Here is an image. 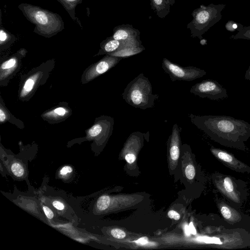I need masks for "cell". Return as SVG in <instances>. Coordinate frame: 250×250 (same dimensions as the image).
<instances>
[{
	"label": "cell",
	"instance_id": "1",
	"mask_svg": "<svg viewBox=\"0 0 250 250\" xmlns=\"http://www.w3.org/2000/svg\"><path fill=\"white\" fill-rule=\"evenodd\" d=\"M191 123L212 140L221 145L246 151L245 142L250 138V124L226 115H195L190 113Z\"/></svg>",
	"mask_w": 250,
	"mask_h": 250
},
{
	"label": "cell",
	"instance_id": "2",
	"mask_svg": "<svg viewBox=\"0 0 250 250\" xmlns=\"http://www.w3.org/2000/svg\"><path fill=\"white\" fill-rule=\"evenodd\" d=\"M18 8L26 19L35 25L33 32L38 35L50 38L64 28L62 18L57 13L25 3L20 4Z\"/></svg>",
	"mask_w": 250,
	"mask_h": 250
},
{
	"label": "cell",
	"instance_id": "3",
	"mask_svg": "<svg viewBox=\"0 0 250 250\" xmlns=\"http://www.w3.org/2000/svg\"><path fill=\"white\" fill-rule=\"evenodd\" d=\"M122 97L128 104L145 110L154 106L159 95L152 94L149 80L141 73L127 84Z\"/></svg>",
	"mask_w": 250,
	"mask_h": 250
},
{
	"label": "cell",
	"instance_id": "4",
	"mask_svg": "<svg viewBox=\"0 0 250 250\" xmlns=\"http://www.w3.org/2000/svg\"><path fill=\"white\" fill-rule=\"evenodd\" d=\"M225 4L211 3L208 6L203 5L193 12V19L189 24L193 37L202 38L204 33L221 20L222 11Z\"/></svg>",
	"mask_w": 250,
	"mask_h": 250
},
{
	"label": "cell",
	"instance_id": "5",
	"mask_svg": "<svg viewBox=\"0 0 250 250\" xmlns=\"http://www.w3.org/2000/svg\"><path fill=\"white\" fill-rule=\"evenodd\" d=\"M213 185L217 191L233 206L240 207L245 199L243 189L238 181L231 175L215 172L212 175Z\"/></svg>",
	"mask_w": 250,
	"mask_h": 250
},
{
	"label": "cell",
	"instance_id": "6",
	"mask_svg": "<svg viewBox=\"0 0 250 250\" xmlns=\"http://www.w3.org/2000/svg\"><path fill=\"white\" fill-rule=\"evenodd\" d=\"M162 68L167 74L171 81H191L205 76L207 72L203 69L194 66L183 67L164 58Z\"/></svg>",
	"mask_w": 250,
	"mask_h": 250
},
{
	"label": "cell",
	"instance_id": "7",
	"mask_svg": "<svg viewBox=\"0 0 250 250\" xmlns=\"http://www.w3.org/2000/svg\"><path fill=\"white\" fill-rule=\"evenodd\" d=\"M189 92L202 98L218 101L228 97L227 89L217 81L207 79L191 86Z\"/></svg>",
	"mask_w": 250,
	"mask_h": 250
},
{
	"label": "cell",
	"instance_id": "8",
	"mask_svg": "<svg viewBox=\"0 0 250 250\" xmlns=\"http://www.w3.org/2000/svg\"><path fill=\"white\" fill-rule=\"evenodd\" d=\"M210 151L216 159L230 169L240 173H250V167L224 149L211 146Z\"/></svg>",
	"mask_w": 250,
	"mask_h": 250
},
{
	"label": "cell",
	"instance_id": "9",
	"mask_svg": "<svg viewBox=\"0 0 250 250\" xmlns=\"http://www.w3.org/2000/svg\"><path fill=\"white\" fill-rule=\"evenodd\" d=\"M180 128L177 124L172 127L167 144L169 151V161L170 168H174L177 166L180 156L181 137Z\"/></svg>",
	"mask_w": 250,
	"mask_h": 250
},
{
	"label": "cell",
	"instance_id": "10",
	"mask_svg": "<svg viewBox=\"0 0 250 250\" xmlns=\"http://www.w3.org/2000/svg\"><path fill=\"white\" fill-rule=\"evenodd\" d=\"M135 31L126 27L116 29L112 38L120 41L125 47H140L141 42L137 38Z\"/></svg>",
	"mask_w": 250,
	"mask_h": 250
},
{
	"label": "cell",
	"instance_id": "11",
	"mask_svg": "<svg viewBox=\"0 0 250 250\" xmlns=\"http://www.w3.org/2000/svg\"><path fill=\"white\" fill-rule=\"evenodd\" d=\"M122 59L121 57L109 55L105 56L88 71L87 75V79H93L104 73L115 66Z\"/></svg>",
	"mask_w": 250,
	"mask_h": 250
},
{
	"label": "cell",
	"instance_id": "12",
	"mask_svg": "<svg viewBox=\"0 0 250 250\" xmlns=\"http://www.w3.org/2000/svg\"><path fill=\"white\" fill-rule=\"evenodd\" d=\"M217 207L224 219L229 224L234 225L240 222L242 216L240 212L220 198L216 199Z\"/></svg>",
	"mask_w": 250,
	"mask_h": 250
},
{
	"label": "cell",
	"instance_id": "13",
	"mask_svg": "<svg viewBox=\"0 0 250 250\" xmlns=\"http://www.w3.org/2000/svg\"><path fill=\"white\" fill-rule=\"evenodd\" d=\"M63 7L68 13L72 20L75 21L82 29V24L79 19L76 17L75 9L77 5L81 4L83 0H57Z\"/></svg>",
	"mask_w": 250,
	"mask_h": 250
},
{
	"label": "cell",
	"instance_id": "14",
	"mask_svg": "<svg viewBox=\"0 0 250 250\" xmlns=\"http://www.w3.org/2000/svg\"><path fill=\"white\" fill-rule=\"evenodd\" d=\"M124 48L125 46L120 41L112 38L108 39L104 43L102 47V50L104 53L109 54Z\"/></svg>",
	"mask_w": 250,
	"mask_h": 250
},
{
	"label": "cell",
	"instance_id": "15",
	"mask_svg": "<svg viewBox=\"0 0 250 250\" xmlns=\"http://www.w3.org/2000/svg\"><path fill=\"white\" fill-rule=\"evenodd\" d=\"M144 49L143 47H125L116 52L110 53L109 55L118 57H126L141 52Z\"/></svg>",
	"mask_w": 250,
	"mask_h": 250
},
{
	"label": "cell",
	"instance_id": "16",
	"mask_svg": "<svg viewBox=\"0 0 250 250\" xmlns=\"http://www.w3.org/2000/svg\"><path fill=\"white\" fill-rule=\"evenodd\" d=\"M154 8L157 12L162 13L164 10L169 8L170 4H172L173 0H152Z\"/></svg>",
	"mask_w": 250,
	"mask_h": 250
},
{
	"label": "cell",
	"instance_id": "17",
	"mask_svg": "<svg viewBox=\"0 0 250 250\" xmlns=\"http://www.w3.org/2000/svg\"><path fill=\"white\" fill-rule=\"evenodd\" d=\"M37 78L38 75L36 74L26 81L21 92V96H25L32 90Z\"/></svg>",
	"mask_w": 250,
	"mask_h": 250
},
{
	"label": "cell",
	"instance_id": "18",
	"mask_svg": "<svg viewBox=\"0 0 250 250\" xmlns=\"http://www.w3.org/2000/svg\"><path fill=\"white\" fill-rule=\"evenodd\" d=\"M1 23V21L0 20V44L1 46L5 43L8 42L9 41H12L15 39L14 36L5 29V28L2 26Z\"/></svg>",
	"mask_w": 250,
	"mask_h": 250
},
{
	"label": "cell",
	"instance_id": "19",
	"mask_svg": "<svg viewBox=\"0 0 250 250\" xmlns=\"http://www.w3.org/2000/svg\"><path fill=\"white\" fill-rule=\"evenodd\" d=\"M230 38L233 40L244 39L250 40V26L243 27L236 34L231 36Z\"/></svg>",
	"mask_w": 250,
	"mask_h": 250
},
{
	"label": "cell",
	"instance_id": "20",
	"mask_svg": "<svg viewBox=\"0 0 250 250\" xmlns=\"http://www.w3.org/2000/svg\"><path fill=\"white\" fill-rule=\"evenodd\" d=\"M110 197L108 195H103L100 197L97 201V208L99 211L106 210L109 204Z\"/></svg>",
	"mask_w": 250,
	"mask_h": 250
},
{
	"label": "cell",
	"instance_id": "21",
	"mask_svg": "<svg viewBox=\"0 0 250 250\" xmlns=\"http://www.w3.org/2000/svg\"><path fill=\"white\" fill-rule=\"evenodd\" d=\"M244 26L241 23H237L233 21H229L225 25L226 30L230 32H234L235 31H240Z\"/></svg>",
	"mask_w": 250,
	"mask_h": 250
},
{
	"label": "cell",
	"instance_id": "22",
	"mask_svg": "<svg viewBox=\"0 0 250 250\" xmlns=\"http://www.w3.org/2000/svg\"><path fill=\"white\" fill-rule=\"evenodd\" d=\"M186 177L188 180H191L194 179L196 174L195 168L194 165L189 163L186 166L185 168Z\"/></svg>",
	"mask_w": 250,
	"mask_h": 250
},
{
	"label": "cell",
	"instance_id": "23",
	"mask_svg": "<svg viewBox=\"0 0 250 250\" xmlns=\"http://www.w3.org/2000/svg\"><path fill=\"white\" fill-rule=\"evenodd\" d=\"M11 170L13 173L17 177H21L24 174L23 167L18 163H15L12 165Z\"/></svg>",
	"mask_w": 250,
	"mask_h": 250
},
{
	"label": "cell",
	"instance_id": "24",
	"mask_svg": "<svg viewBox=\"0 0 250 250\" xmlns=\"http://www.w3.org/2000/svg\"><path fill=\"white\" fill-rule=\"evenodd\" d=\"M111 235L115 238L118 239H124L126 234L125 232L119 229H113L111 230Z\"/></svg>",
	"mask_w": 250,
	"mask_h": 250
},
{
	"label": "cell",
	"instance_id": "25",
	"mask_svg": "<svg viewBox=\"0 0 250 250\" xmlns=\"http://www.w3.org/2000/svg\"><path fill=\"white\" fill-rule=\"evenodd\" d=\"M16 62L17 60L15 58L10 59L9 60L4 62L1 64V68L2 69H7L11 68L15 65Z\"/></svg>",
	"mask_w": 250,
	"mask_h": 250
},
{
	"label": "cell",
	"instance_id": "26",
	"mask_svg": "<svg viewBox=\"0 0 250 250\" xmlns=\"http://www.w3.org/2000/svg\"><path fill=\"white\" fill-rule=\"evenodd\" d=\"M168 216L175 220H178L180 218V215L177 211L173 210H169L167 213Z\"/></svg>",
	"mask_w": 250,
	"mask_h": 250
},
{
	"label": "cell",
	"instance_id": "27",
	"mask_svg": "<svg viewBox=\"0 0 250 250\" xmlns=\"http://www.w3.org/2000/svg\"><path fill=\"white\" fill-rule=\"evenodd\" d=\"M67 111L63 107H58L53 111L54 113L56 114L57 116H62L66 113Z\"/></svg>",
	"mask_w": 250,
	"mask_h": 250
},
{
	"label": "cell",
	"instance_id": "28",
	"mask_svg": "<svg viewBox=\"0 0 250 250\" xmlns=\"http://www.w3.org/2000/svg\"><path fill=\"white\" fill-rule=\"evenodd\" d=\"M43 209L45 215L48 219H51L53 217V212L49 208L46 206H43Z\"/></svg>",
	"mask_w": 250,
	"mask_h": 250
},
{
	"label": "cell",
	"instance_id": "29",
	"mask_svg": "<svg viewBox=\"0 0 250 250\" xmlns=\"http://www.w3.org/2000/svg\"><path fill=\"white\" fill-rule=\"evenodd\" d=\"M72 168L69 166H64L60 170V173L62 175H65L68 173L71 172Z\"/></svg>",
	"mask_w": 250,
	"mask_h": 250
},
{
	"label": "cell",
	"instance_id": "30",
	"mask_svg": "<svg viewBox=\"0 0 250 250\" xmlns=\"http://www.w3.org/2000/svg\"><path fill=\"white\" fill-rule=\"evenodd\" d=\"M52 204L53 206L58 210H62L64 208L63 203L59 201H54Z\"/></svg>",
	"mask_w": 250,
	"mask_h": 250
},
{
	"label": "cell",
	"instance_id": "31",
	"mask_svg": "<svg viewBox=\"0 0 250 250\" xmlns=\"http://www.w3.org/2000/svg\"><path fill=\"white\" fill-rule=\"evenodd\" d=\"M6 119V116L4 112V111L2 110L1 108L0 109V122L1 123H2L5 121Z\"/></svg>",
	"mask_w": 250,
	"mask_h": 250
},
{
	"label": "cell",
	"instance_id": "32",
	"mask_svg": "<svg viewBox=\"0 0 250 250\" xmlns=\"http://www.w3.org/2000/svg\"><path fill=\"white\" fill-rule=\"evenodd\" d=\"M245 78L246 80H250V65L249 66L247 70L246 71L245 74Z\"/></svg>",
	"mask_w": 250,
	"mask_h": 250
},
{
	"label": "cell",
	"instance_id": "33",
	"mask_svg": "<svg viewBox=\"0 0 250 250\" xmlns=\"http://www.w3.org/2000/svg\"><path fill=\"white\" fill-rule=\"evenodd\" d=\"M189 228H190V231L193 234H196V231H195V229L192 223V222L190 223V225H189Z\"/></svg>",
	"mask_w": 250,
	"mask_h": 250
}]
</instances>
